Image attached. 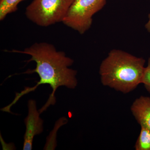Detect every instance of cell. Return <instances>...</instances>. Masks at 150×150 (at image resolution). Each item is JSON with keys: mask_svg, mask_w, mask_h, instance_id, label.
<instances>
[{"mask_svg": "<svg viewBox=\"0 0 150 150\" xmlns=\"http://www.w3.org/2000/svg\"><path fill=\"white\" fill-rule=\"evenodd\" d=\"M11 52L30 56V59L26 62L34 61L36 63V67L34 69L27 70L23 74L37 73L40 80L35 86L26 88L20 93H16L13 101L6 106L8 110L25 94L34 91L40 85L48 84L52 88V92L46 104L40 110V113H41L49 105L55 104V94L58 88L64 86L69 88L74 89L77 85V71L69 68L73 65L74 60L66 56L65 52L57 51L52 44L46 42L35 43L23 51L13 50Z\"/></svg>", "mask_w": 150, "mask_h": 150, "instance_id": "1", "label": "cell"}, {"mask_svg": "<svg viewBox=\"0 0 150 150\" xmlns=\"http://www.w3.org/2000/svg\"><path fill=\"white\" fill-rule=\"evenodd\" d=\"M142 83L144 85L145 88L150 93V58L148 59L147 66L145 67Z\"/></svg>", "mask_w": 150, "mask_h": 150, "instance_id": "9", "label": "cell"}, {"mask_svg": "<svg viewBox=\"0 0 150 150\" xmlns=\"http://www.w3.org/2000/svg\"><path fill=\"white\" fill-rule=\"evenodd\" d=\"M28 115L24 120L26 130L24 137L23 150H32L33 138L43 131V121L39 116L35 100H30L28 101Z\"/></svg>", "mask_w": 150, "mask_h": 150, "instance_id": "5", "label": "cell"}, {"mask_svg": "<svg viewBox=\"0 0 150 150\" xmlns=\"http://www.w3.org/2000/svg\"><path fill=\"white\" fill-rule=\"evenodd\" d=\"M74 0H33L25 9L26 17L39 26L63 21Z\"/></svg>", "mask_w": 150, "mask_h": 150, "instance_id": "3", "label": "cell"}, {"mask_svg": "<svg viewBox=\"0 0 150 150\" xmlns=\"http://www.w3.org/2000/svg\"><path fill=\"white\" fill-rule=\"evenodd\" d=\"M149 21L146 23V25H145V27H146V28L147 29V30L150 33V14L149 15Z\"/></svg>", "mask_w": 150, "mask_h": 150, "instance_id": "10", "label": "cell"}, {"mask_svg": "<svg viewBox=\"0 0 150 150\" xmlns=\"http://www.w3.org/2000/svg\"><path fill=\"white\" fill-rule=\"evenodd\" d=\"M135 149L136 150H150V130L149 129L141 127Z\"/></svg>", "mask_w": 150, "mask_h": 150, "instance_id": "8", "label": "cell"}, {"mask_svg": "<svg viewBox=\"0 0 150 150\" xmlns=\"http://www.w3.org/2000/svg\"><path fill=\"white\" fill-rule=\"evenodd\" d=\"M107 0H74L62 22L83 34L90 29L93 17L103 8Z\"/></svg>", "mask_w": 150, "mask_h": 150, "instance_id": "4", "label": "cell"}, {"mask_svg": "<svg viewBox=\"0 0 150 150\" xmlns=\"http://www.w3.org/2000/svg\"><path fill=\"white\" fill-rule=\"evenodd\" d=\"M131 110L141 127L150 130V97L141 96L137 98L132 103Z\"/></svg>", "mask_w": 150, "mask_h": 150, "instance_id": "6", "label": "cell"}, {"mask_svg": "<svg viewBox=\"0 0 150 150\" xmlns=\"http://www.w3.org/2000/svg\"><path fill=\"white\" fill-rule=\"evenodd\" d=\"M145 64L143 58L113 49L100 66L101 83L117 91L129 93L142 83Z\"/></svg>", "mask_w": 150, "mask_h": 150, "instance_id": "2", "label": "cell"}, {"mask_svg": "<svg viewBox=\"0 0 150 150\" xmlns=\"http://www.w3.org/2000/svg\"><path fill=\"white\" fill-rule=\"evenodd\" d=\"M26 0H0V21H3L9 14L16 11L18 6Z\"/></svg>", "mask_w": 150, "mask_h": 150, "instance_id": "7", "label": "cell"}]
</instances>
